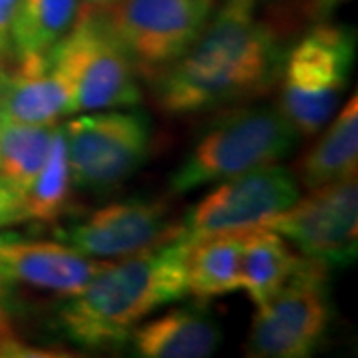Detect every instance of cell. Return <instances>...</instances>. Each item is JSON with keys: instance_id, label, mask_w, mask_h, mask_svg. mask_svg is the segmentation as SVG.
<instances>
[{"instance_id": "8992f818", "label": "cell", "mask_w": 358, "mask_h": 358, "mask_svg": "<svg viewBox=\"0 0 358 358\" xmlns=\"http://www.w3.org/2000/svg\"><path fill=\"white\" fill-rule=\"evenodd\" d=\"M327 271L303 257L291 279L257 308L245 355L255 358L310 357L333 319Z\"/></svg>"}, {"instance_id": "30bf717a", "label": "cell", "mask_w": 358, "mask_h": 358, "mask_svg": "<svg viewBox=\"0 0 358 358\" xmlns=\"http://www.w3.org/2000/svg\"><path fill=\"white\" fill-rule=\"evenodd\" d=\"M267 227L313 263L327 268L352 265L358 251L357 176L308 189Z\"/></svg>"}, {"instance_id": "7402d4cb", "label": "cell", "mask_w": 358, "mask_h": 358, "mask_svg": "<svg viewBox=\"0 0 358 358\" xmlns=\"http://www.w3.org/2000/svg\"><path fill=\"white\" fill-rule=\"evenodd\" d=\"M14 223H24L22 195L4 179H0V229Z\"/></svg>"}, {"instance_id": "9c48e42d", "label": "cell", "mask_w": 358, "mask_h": 358, "mask_svg": "<svg viewBox=\"0 0 358 358\" xmlns=\"http://www.w3.org/2000/svg\"><path fill=\"white\" fill-rule=\"evenodd\" d=\"M299 197V179L291 169L277 164L257 167L219 181L213 192L195 203L183 221V237L197 241L267 227Z\"/></svg>"}, {"instance_id": "7c38bea8", "label": "cell", "mask_w": 358, "mask_h": 358, "mask_svg": "<svg viewBox=\"0 0 358 358\" xmlns=\"http://www.w3.org/2000/svg\"><path fill=\"white\" fill-rule=\"evenodd\" d=\"M98 261L62 241H28L6 235L0 245V271L6 285L74 296L102 268Z\"/></svg>"}, {"instance_id": "d6986e66", "label": "cell", "mask_w": 358, "mask_h": 358, "mask_svg": "<svg viewBox=\"0 0 358 358\" xmlns=\"http://www.w3.org/2000/svg\"><path fill=\"white\" fill-rule=\"evenodd\" d=\"M72 171L62 126L54 128L50 150L32 183L22 193L24 221L54 223L64 215L72 197Z\"/></svg>"}, {"instance_id": "3957f363", "label": "cell", "mask_w": 358, "mask_h": 358, "mask_svg": "<svg viewBox=\"0 0 358 358\" xmlns=\"http://www.w3.org/2000/svg\"><path fill=\"white\" fill-rule=\"evenodd\" d=\"M299 131L279 108L249 106L219 115L171 173L178 195L281 162L293 152Z\"/></svg>"}, {"instance_id": "7a4b0ae2", "label": "cell", "mask_w": 358, "mask_h": 358, "mask_svg": "<svg viewBox=\"0 0 358 358\" xmlns=\"http://www.w3.org/2000/svg\"><path fill=\"white\" fill-rule=\"evenodd\" d=\"M189 245V239L179 237L138 255L103 263L80 293L64 299L56 317L62 334L90 350L124 345L143 319L187 294Z\"/></svg>"}, {"instance_id": "ffe728a7", "label": "cell", "mask_w": 358, "mask_h": 358, "mask_svg": "<svg viewBox=\"0 0 358 358\" xmlns=\"http://www.w3.org/2000/svg\"><path fill=\"white\" fill-rule=\"evenodd\" d=\"M56 126L22 124L0 117V179L13 185L20 195L44 164Z\"/></svg>"}, {"instance_id": "52a82bcc", "label": "cell", "mask_w": 358, "mask_h": 358, "mask_svg": "<svg viewBox=\"0 0 358 358\" xmlns=\"http://www.w3.org/2000/svg\"><path fill=\"white\" fill-rule=\"evenodd\" d=\"M64 129L72 183L88 193L120 187L150 154V124L140 112L100 110L70 120Z\"/></svg>"}, {"instance_id": "2e32d148", "label": "cell", "mask_w": 358, "mask_h": 358, "mask_svg": "<svg viewBox=\"0 0 358 358\" xmlns=\"http://www.w3.org/2000/svg\"><path fill=\"white\" fill-rule=\"evenodd\" d=\"M303 157L299 179L307 189L357 176L358 169V98L343 106L331 126Z\"/></svg>"}, {"instance_id": "6da1fadb", "label": "cell", "mask_w": 358, "mask_h": 358, "mask_svg": "<svg viewBox=\"0 0 358 358\" xmlns=\"http://www.w3.org/2000/svg\"><path fill=\"white\" fill-rule=\"evenodd\" d=\"M282 56L257 0H223L199 38L154 80L155 102L167 114L189 115L257 98L279 80Z\"/></svg>"}, {"instance_id": "5bb4252c", "label": "cell", "mask_w": 358, "mask_h": 358, "mask_svg": "<svg viewBox=\"0 0 358 358\" xmlns=\"http://www.w3.org/2000/svg\"><path fill=\"white\" fill-rule=\"evenodd\" d=\"M221 338L217 320L195 307L171 308L129 334L134 352L143 358H207L215 355Z\"/></svg>"}, {"instance_id": "ba28073f", "label": "cell", "mask_w": 358, "mask_h": 358, "mask_svg": "<svg viewBox=\"0 0 358 358\" xmlns=\"http://www.w3.org/2000/svg\"><path fill=\"white\" fill-rule=\"evenodd\" d=\"M215 6L217 0H120L102 16L138 78L154 82L199 38Z\"/></svg>"}, {"instance_id": "8fae6325", "label": "cell", "mask_w": 358, "mask_h": 358, "mask_svg": "<svg viewBox=\"0 0 358 358\" xmlns=\"http://www.w3.org/2000/svg\"><path fill=\"white\" fill-rule=\"evenodd\" d=\"M185 235L162 199H124L92 211L58 231L62 243L92 259H124L171 243Z\"/></svg>"}, {"instance_id": "d4e9b609", "label": "cell", "mask_w": 358, "mask_h": 358, "mask_svg": "<svg viewBox=\"0 0 358 358\" xmlns=\"http://www.w3.org/2000/svg\"><path fill=\"white\" fill-rule=\"evenodd\" d=\"M115 2L120 0H78V18H90V16H102Z\"/></svg>"}, {"instance_id": "cb8c5ba5", "label": "cell", "mask_w": 358, "mask_h": 358, "mask_svg": "<svg viewBox=\"0 0 358 358\" xmlns=\"http://www.w3.org/2000/svg\"><path fill=\"white\" fill-rule=\"evenodd\" d=\"M346 0H305V10L308 18L320 22V20H329Z\"/></svg>"}, {"instance_id": "9a60e30c", "label": "cell", "mask_w": 358, "mask_h": 358, "mask_svg": "<svg viewBox=\"0 0 358 358\" xmlns=\"http://www.w3.org/2000/svg\"><path fill=\"white\" fill-rule=\"evenodd\" d=\"M301 261L303 259L293 255L277 231L268 227L245 231L239 259V289H243L257 308L263 307L291 279Z\"/></svg>"}, {"instance_id": "4fadbf2b", "label": "cell", "mask_w": 358, "mask_h": 358, "mask_svg": "<svg viewBox=\"0 0 358 358\" xmlns=\"http://www.w3.org/2000/svg\"><path fill=\"white\" fill-rule=\"evenodd\" d=\"M68 114H74L70 90L48 58L18 60L14 72L0 70V117L56 126Z\"/></svg>"}, {"instance_id": "277c9868", "label": "cell", "mask_w": 358, "mask_h": 358, "mask_svg": "<svg viewBox=\"0 0 358 358\" xmlns=\"http://www.w3.org/2000/svg\"><path fill=\"white\" fill-rule=\"evenodd\" d=\"M357 34L320 20L282 56L281 110L299 136H317L333 117L348 88Z\"/></svg>"}, {"instance_id": "ac0fdd59", "label": "cell", "mask_w": 358, "mask_h": 358, "mask_svg": "<svg viewBox=\"0 0 358 358\" xmlns=\"http://www.w3.org/2000/svg\"><path fill=\"white\" fill-rule=\"evenodd\" d=\"M78 16V0H22L10 30L18 60L48 58Z\"/></svg>"}, {"instance_id": "603a6c76", "label": "cell", "mask_w": 358, "mask_h": 358, "mask_svg": "<svg viewBox=\"0 0 358 358\" xmlns=\"http://www.w3.org/2000/svg\"><path fill=\"white\" fill-rule=\"evenodd\" d=\"M22 0H0V50L10 44V30Z\"/></svg>"}, {"instance_id": "44dd1931", "label": "cell", "mask_w": 358, "mask_h": 358, "mask_svg": "<svg viewBox=\"0 0 358 358\" xmlns=\"http://www.w3.org/2000/svg\"><path fill=\"white\" fill-rule=\"evenodd\" d=\"M38 358V357H60L50 350H42L36 346L26 345L24 341L14 333L8 319L0 310V358Z\"/></svg>"}, {"instance_id": "5b68a950", "label": "cell", "mask_w": 358, "mask_h": 358, "mask_svg": "<svg viewBox=\"0 0 358 358\" xmlns=\"http://www.w3.org/2000/svg\"><path fill=\"white\" fill-rule=\"evenodd\" d=\"M48 60L64 78L74 114L140 103L138 72L103 16L78 18L52 48Z\"/></svg>"}, {"instance_id": "e0dca14e", "label": "cell", "mask_w": 358, "mask_h": 358, "mask_svg": "<svg viewBox=\"0 0 358 358\" xmlns=\"http://www.w3.org/2000/svg\"><path fill=\"white\" fill-rule=\"evenodd\" d=\"M243 233H223L192 241L185 259L187 294L213 301L239 291V259Z\"/></svg>"}, {"instance_id": "484cf974", "label": "cell", "mask_w": 358, "mask_h": 358, "mask_svg": "<svg viewBox=\"0 0 358 358\" xmlns=\"http://www.w3.org/2000/svg\"><path fill=\"white\" fill-rule=\"evenodd\" d=\"M6 235H8V233H0V245H2V241L6 239ZM4 287H6V281H4V277H2V271H0V291H2Z\"/></svg>"}]
</instances>
